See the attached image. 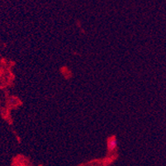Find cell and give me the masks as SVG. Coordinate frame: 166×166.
Wrapping results in <instances>:
<instances>
[{
	"label": "cell",
	"mask_w": 166,
	"mask_h": 166,
	"mask_svg": "<svg viewBox=\"0 0 166 166\" xmlns=\"http://www.w3.org/2000/svg\"><path fill=\"white\" fill-rule=\"evenodd\" d=\"M107 147H108V149H109L110 151H113V150H114L116 149V147H117V140H116V138H110L109 140H108Z\"/></svg>",
	"instance_id": "1"
}]
</instances>
